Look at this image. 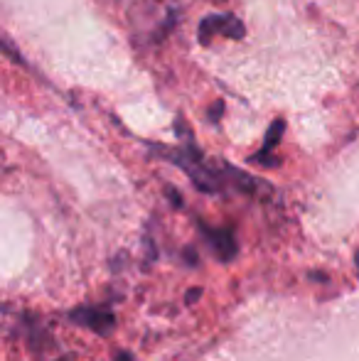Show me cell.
Instances as JSON below:
<instances>
[{"label":"cell","instance_id":"3","mask_svg":"<svg viewBox=\"0 0 359 361\" xmlns=\"http://www.w3.org/2000/svg\"><path fill=\"white\" fill-rule=\"evenodd\" d=\"M202 231H205L207 241H209L212 251H214V256L219 258V261H224V263L234 261V256H236V238H234V233H231L229 228L202 226Z\"/></svg>","mask_w":359,"mask_h":361},{"label":"cell","instance_id":"8","mask_svg":"<svg viewBox=\"0 0 359 361\" xmlns=\"http://www.w3.org/2000/svg\"><path fill=\"white\" fill-rule=\"evenodd\" d=\"M355 263H357V271H359V253H357V256H355Z\"/></svg>","mask_w":359,"mask_h":361},{"label":"cell","instance_id":"6","mask_svg":"<svg viewBox=\"0 0 359 361\" xmlns=\"http://www.w3.org/2000/svg\"><path fill=\"white\" fill-rule=\"evenodd\" d=\"M168 195H170V200H173V204H175V207H182V197H180V195H175L173 190H168Z\"/></svg>","mask_w":359,"mask_h":361},{"label":"cell","instance_id":"1","mask_svg":"<svg viewBox=\"0 0 359 361\" xmlns=\"http://www.w3.org/2000/svg\"><path fill=\"white\" fill-rule=\"evenodd\" d=\"M246 27L236 15H207L200 23V30H197V39L200 44H209L214 37H229V39H244Z\"/></svg>","mask_w":359,"mask_h":361},{"label":"cell","instance_id":"4","mask_svg":"<svg viewBox=\"0 0 359 361\" xmlns=\"http://www.w3.org/2000/svg\"><path fill=\"white\" fill-rule=\"evenodd\" d=\"M283 130H286V123H283V121H276V123L271 126L269 133H266V143H264V147H261V150L254 155V162H259V165H266V167L278 165V160H276V155H273V150H276L278 143H281Z\"/></svg>","mask_w":359,"mask_h":361},{"label":"cell","instance_id":"7","mask_svg":"<svg viewBox=\"0 0 359 361\" xmlns=\"http://www.w3.org/2000/svg\"><path fill=\"white\" fill-rule=\"evenodd\" d=\"M114 361H133V357L130 354H116Z\"/></svg>","mask_w":359,"mask_h":361},{"label":"cell","instance_id":"5","mask_svg":"<svg viewBox=\"0 0 359 361\" xmlns=\"http://www.w3.org/2000/svg\"><path fill=\"white\" fill-rule=\"evenodd\" d=\"M202 298V288H192L190 293H187V298H185V302L187 305H192L195 300H200Z\"/></svg>","mask_w":359,"mask_h":361},{"label":"cell","instance_id":"2","mask_svg":"<svg viewBox=\"0 0 359 361\" xmlns=\"http://www.w3.org/2000/svg\"><path fill=\"white\" fill-rule=\"evenodd\" d=\"M72 322H79L82 327L94 329L96 334H111L116 327V317L109 310H99V307H79L69 312Z\"/></svg>","mask_w":359,"mask_h":361}]
</instances>
